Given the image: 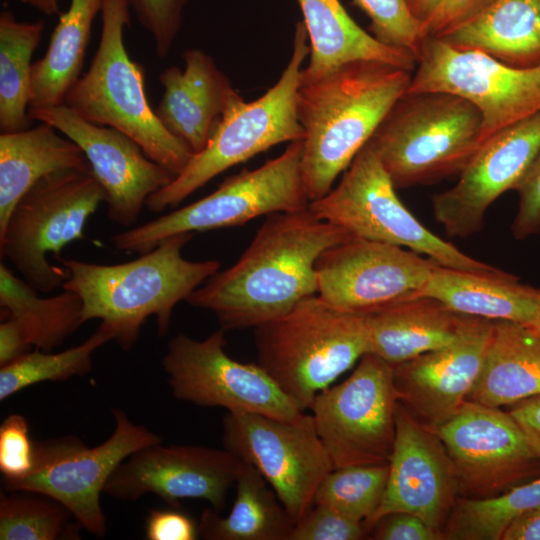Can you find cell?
Returning <instances> with one entry per match:
<instances>
[{
	"instance_id": "cell-45",
	"label": "cell",
	"mask_w": 540,
	"mask_h": 540,
	"mask_svg": "<svg viewBox=\"0 0 540 540\" xmlns=\"http://www.w3.org/2000/svg\"><path fill=\"white\" fill-rule=\"evenodd\" d=\"M145 536L148 540H195L199 538L198 523L182 511L152 510L146 517Z\"/></svg>"
},
{
	"instance_id": "cell-34",
	"label": "cell",
	"mask_w": 540,
	"mask_h": 540,
	"mask_svg": "<svg viewBox=\"0 0 540 540\" xmlns=\"http://www.w3.org/2000/svg\"><path fill=\"white\" fill-rule=\"evenodd\" d=\"M538 507L540 476L494 497H458L443 528L444 539L501 540L514 520Z\"/></svg>"
},
{
	"instance_id": "cell-5",
	"label": "cell",
	"mask_w": 540,
	"mask_h": 540,
	"mask_svg": "<svg viewBox=\"0 0 540 540\" xmlns=\"http://www.w3.org/2000/svg\"><path fill=\"white\" fill-rule=\"evenodd\" d=\"M257 364L302 410L371 351L365 314L339 310L318 294L254 328Z\"/></svg>"
},
{
	"instance_id": "cell-1",
	"label": "cell",
	"mask_w": 540,
	"mask_h": 540,
	"mask_svg": "<svg viewBox=\"0 0 540 540\" xmlns=\"http://www.w3.org/2000/svg\"><path fill=\"white\" fill-rule=\"evenodd\" d=\"M351 237L309 208L268 215L239 259L185 302L212 312L225 331L256 328L317 294L318 258Z\"/></svg>"
},
{
	"instance_id": "cell-21",
	"label": "cell",
	"mask_w": 540,
	"mask_h": 540,
	"mask_svg": "<svg viewBox=\"0 0 540 540\" xmlns=\"http://www.w3.org/2000/svg\"><path fill=\"white\" fill-rule=\"evenodd\" d=\"M457 498L453 467L437 433L398 402L386 489L368 531L382 516L406 512L443 533Z\"/></svg>"
},
{
	"instance_id": "cell-38",
	"label": "cell",
	"mask_w": 540,
	"mask_h": 540,
	"mask_svg": "<svg viewBox=\"0 0 540 540\" xmlns=\"http://www.w3.org/2000/svg\"><path fill=\"white\" fill-rule=\"evenodd\" d=\"M353 1L370 19V30L378 41L417 58L423 41L421 23L411 14L406 0Z\"/></svg>"
},
{
	"instance_id": "cell-35",
	"label": "cell",
	"mask_w": 540,
	"mask_h": 540,
	"mask_svg": "<svg viewBox=\"0 0 540 540\" xmlns=\"http://www.w3.org/2000/svg\"><path fill=\"white\" fill-rule=\"evenodd\" d=\"M113 340V333L100 323L97 330L77 346L58 353L28 351L0 369V400L43 381H64L92 370L94 352Z\"/></svg>"
},
{
	"instance_id": "cell-19",
	"label": "cell",
	"mask_w": 540,
	"mask_h": 540,
	"mask_svg": "<svg viewBox=\"0 0 540 540\" xmlns=\"http://www.w3.org/2000/svg\"><path fill=\"white\" fill-rule=\"evenodd\" d=\"M244 462L227 449L156 443L127 457L113 472L103 493L134 501L152 493L172 508L183 499H201L220 512Z\"/></svg>"
},
{
	"instance_id": "cell-31",
	"label": "cell",
	"mask_w": 540,
	"mask_h": 540,
	"mask_svg": "<svg viewBox=\"0 0 540 540\" xmlns=\"http://www.w3.org/2000/svg\"><path fill=\"white\" fill-rule=\"evenodd\" d=\"M230 513L205 509L198 522L207 540H289L295 522L264 477L244 462Z\"/></svg>"
},
{
	"instance_id": "cell-18",
	"label": "cell",
	"mask_w": 540,
	"mask_h": 540,
	"mask_svg": "<svg viewBox=\"0 0 540 540\" xmlns=\"http://www.w3.org/2000/svg\"><path fill=\"white\" fill-rule=\"evenodd\" d=\"M29 115L54 127L81 148L104 190L107 217L114 224L126 228L134 225L147 199L175 178L132 138L83 119L65 104L29 107Z\"/></svg>"
},
{
	"instance_id": "cell-36",
	"label": "cell",
	"mask_w": 540,
	"mask_h": 540,
	"mask_svg": "<svg viewBox=\"0 0 540 540\" xmlns=\"http://www.w3.org/2000/svg\"><path fill=\"white\" fill-rule=\"evenodd\" d=\"M0 495L1 540L79 539V523L56 499L36 491L16 490Z\"/></svg>"
},
{
	"instance_id": "cell-44",
	"label": "cell",
	"mask_w": 540,
	"mask_h": 540,
	"mask_svg": "<svg viewBox=\"0 0 540 540\" xmlns=\"http://www.w3.org/2000/svg\"><path fill=\"white\" fill-rule=\"evenodd\" d=\"M371 538L377 540H440L441 531L427 525L418 516L406 513H390L379 518L370 528Z\"/></svg>"
},
{
	"instance_id": "cell-16",
	"label": "cell",
	"mask_w": 540,
	"mask_h": 540,
	"mask_svg": "<svg viewBox=\"0 0 540 540\" xmlns=\"http://www.w3.org/2000/svg\"><path fill=\"white\" fill-rule=\"evenodd\" d=\"M435 432L450 458L458 497H494L540 471L525 433L500 408L467 400Z\"/></svg>"
},
{
	"instance_id": "cell-28",
	"label": "cell",
	"mask_w": 540,
	"mask_h": 540,
	"mask_svg": "<svg viewBox=\"0 0 540 540\" xmlns=\"http://www.w3.org/2000/svg\"><path fill=\"white\" fill-rule=\"evenodd\" d=\"M40 122L0 135V232L20 198L41 178L64 169H90L81 148ZM91 170V169H90Z\"/></svg>"
},
{
	"instance_id": "cell-22",
	"label": "cell",
	"mask_w": 540,
	"mask_h": 540,
	"mask_svg": "<svg viewBox=\"0 0 540 540\" xmlns=\"http://www.w3.org/2000/svg\"><path fill=\"white\" fill-rule=\"evenodd\" d=\"M493 325L492 320L476 317L452 343L393 366L398 402L417 421L435 431L467 401Z\"/></svg>"
},
{
	"instance_id": "cell-42",
	"label": "cell",
	"mask_w": 540,
	"mask_h": 540,
	"mask_svg": "<svg viewBox=\"0 0 540 540\" xmlns=\"http://www.w3.org/2000/svg\"><path fill=\"white\" fill-rule=\"evenodd\" d=\"M514 190L519 202L511 230L522 240L540 231V148Z\"/></svg>"
},
{
	"instance_id": "cell-47",
	"label": "cell",
	"mask_w": 540,
	"mask_h": 540,
	"mask_svg": "<svg viewBox=\"0 0 540 540\" xmlns=\"http://www.w3.org/2000/svg\"><path fill=\"white\" fill-rule=\"evenodd\" d=\"M31 345L20 325L13 318L0 324V366H5L27 353Z\"/></svg>"
},
{
	"instance_id": "cell-20",
	"label": "cell",
	"mask_w": 540,
	"mask_h": 540,
	"mask_svg": "<svg viewBox=\"0 0 540 540\" xmlns=\"http://www.w3.org/2000/svg\"><path fill=\"white\" fill-rule=\"evenodd\" d=\"M540 148V112L489 137L459 174L432 198L435 219L453 237L479 231L488 207L515 189Z\"/></svg>"
},
{
	"instance_id": "cell-24",
	"label": "cell",
	"mask_w": 540,
	"mask_h": 540,
	"mask_svg": "<svg viewBox=\"0 0 540 540\" xmlns=\"http://www.w3.org/2000/svg\"><path fill=\"white\" fill-rule=\"evenodd\" d=\"M365 316L370 352L392 366L452 343L476 318L426 296L402 299Z\"/></svg>"
},
{
	"instance_id": "cell-46",
	"label": "cell",
	"mask_w": 540,
	"mask_h": 540,
	"mask_svg": "<svg viewBox=\"0 0 540 540\" xmlns=\"http://www.w3.org/2000/svg\"><path fill=\"white\" fill-rule=\"evenodd\" d=\"M511 407L508 412L519 424L540 458V395L524 399Z\"/></svg>"
},
{
	"instance_id": "cell-9",
	"label": "cell",
	"mask_w": 540,
	"mask_h": 540,
	"mask_svg": "<svg viewBox=\"0 0 540 540\" xmlns=\"http://www.w3.org/2000/svg\"><path fill=\"white\" fill-rule=\"evenodd\" d=\"M105 193L90 169H64L37 181L16 203L0 232L1 257L28 284L49 293L62 287L67 271L49 263L69 243L84 239L91 215Z\"/></svg>"
},
{
	"instance_id": "cell-26",
	"label": "cell",
	"mask_w": 540,
	"mask_h": 540,
	"mask_svg": "<svg viewBox=\"0 0 540 540\" xmlns=\"http://www.w3.org/2000/svg\"><path fill=\"white\" fill-rule=\"evenodd\" d=\"M296 1L303 15L310 48L301 83L316 80L346 63L359 60L381 61L414 71L416 57L413 54L378 41L350 17L340 0Z\"/></svg>"
},
{
	"instance_id": "cell-32",
	"label": "cell",
	"mask_w": 540,
	"mask_h": 540,
	"mask_svg": "<svg viewBox=\"0 0 540 540\" xmlns=\"http://www.w3.org/2000/svg\"><path fill=\"white\" fill-rule=\"evenodd\" d=\"M38 293L0 263L1 314L17 321L31 346L49 352L84 323L83 304L78 294L65 289L51 297Z\"/></svg>"
},
{
	"instance_id": "cell-15",
	"label": "cell",
	"mask_w": 540,
	"mask_h": 540,
	"mask_svg": "<svg viewBox=\"0 0 540 540\" xmlns=\"http://www.w3.org/2000/svg\"><path fill=\"white\" fill-rule=\"evenodd\" d=\"M225 330L196 340L178 333L167 344L162 367L175 398L203 407L295 419L302 411L258 364L225 351Z\"/></svg>"
},
{
	"instance_id": "cell-25",
	"label": "cell",
	"mask_w": 540,
	"mask_h": 540,
	"mask_svg": "<svg viewBox=\"0 0 540 540\" xmlns=\"http://www.w3.org/2000/svg\"><path fill=\"white\" fill-rule=\"evenodd\" d=\"M418 296L439 300L451 310L492 321L534 327L540 318V288L501 271L478 273L436 265Z\"/></svg>"
},
{
	"instance_id": "cell-23",
	"label": "cell",
	"mask_w": 540,
	"mask_h": 540,
	"mask_svg": "<svg viewBox=\"0 0 540 540\" xmlns=\"http://www.w3.org/2000/svg\"><path fill=\"white\" fill-rule=\"evenodd\" d=\"M183 59V71L170 66L160 73L163 94L155 113L195 154L205 148L225 113L242 97L205 51L186 50Z\"/></svg>"
},
{
	"instance_id": "cell-30",
	"label": "cell",
	"mask_w": 540,
	"mask_h": 540,
	"mask_svg": "<svg viewBox=\"0 0 540 540\" xmlns=\"http://www.w3.org/2000/svg\"><path fill=\"white\" fill-rule=\"evenodd\" d=\"M102 0H71L51 34L45 55L32 64L30 107L63 105L80 77L92 25Z\"/></svg>"
},
{
	"instance_id": "cell-43",
	"label": "cell",
	"mask_w": 540,
	"mask_h": 540,
	"mask_svg": "<svg viewBox=\"0 0 540 540\" xmlns=\"http://www.w3.org/2000/svg\"><path fill=\"white\" fill-rule=\"evenodd\" d=\"M498 0H442L422 24L423 39L441 38L471 20Z\"/></svg>"
},
{
	"instance_id": "cell-27",
	"label": "cell",
	"mask_w": 540,
	"mask_h": 540,
	"mask_svg": "<svg viewBox=\"0 0 540 540\" xmlns=\"http://www.w3.org/2000/svg\"><path fill=\"white\" fill-rule=\"evenodd\" d=\"M536 395H540L539 335L526 325L494 321L480 373L467 400L501 408Z\"/></svg>"
},
{
	"instance_id": "cell-29",
	"label": "cell",
	"mask_w": 540,
	"mask_h": 540,
	"mask_svg": "<svg viewBox=\"0 0 540 540\" xmlns=\"http://www.w3.org/2000/svg\"><path fill=\"white\" fill-rule=\"evenodd\" d=\"M517 68L540 65V0H498L438 38Z\"/></svg>"
},
{
	"instance_id": "cell-33",
	"label": "cell",
	"mask_w": 540,
	"mask_h": 540,
	"mask_svg": "<svg viewBox=\"0 0 540 540\" xmlns=\"http://www.w3.org/2000/svg\"><path fill=\"white\" fill-rule=\"evenodd\" d=\"M45 27L43 20L17 21L13 13L0 15V129L1 133L31 128V58Z\"/></svg>"
},
{
	"instance_id": "cell-39",
	"label": "cell",
	"mask_w": 540,
	"mask_h": 540,
	"mask_svg": "<svg viewBox=\"0 0 540 540\" xmlns=\"http://www.w3.org/2000/svg\"><path fill=\"white\" fill-rule=\"evenodd\" d=\"M36 442L21 414L7 416L0 426V471L3 484L22 480L30 474L35 462Z\"/></svg>"
},
{
	"instance_id": "cell-2",
	"label": "cell",
	"mask_w": 540,
	"mask_h": 540,
	"mask_svg": "<svg viewBox=\"0 0 540 540\" xmlns=\"http://www.w3.org/2000/svg\"><path fill=\"white\" fill-rule=\"evenodd\" d=\"M412 73L381 61L359 60L300 83L302 173L310 202L332 189L407 91Z\"/></svg>"
},
{
	"instance_id": "cell-8",
	"label": "cell",
	"mask_w": 540,
	"mask_h": 540,
	"mask_svg": "<svg viewBox=\"0 0 540 540\" xmlns=\"http://www.w3.org/2000/svg\"><path fill=\"white\" fill-rule=\"evenodd\" d=\"M303 141L290 142L260 167L227 177L209 195L114 236L113 246L138 254L182 233L244 225L260 217L308 208L302 173Z\"/></svg>"
},
{
	"instance_id": "cell-49",
	"label": "cell",
	"mask_w": 540,
	"mask_h": 540,
	"mask_svg": "<svg viewBox=\"0 0 540 540\" xmlns=\"http://www.w3.org/2000/svg\"><path fill=\"white\" fill-rule=\"evenodd\" d=\"M442 0H406L411 14L422 24L433 14Z\"/></svg>"
},
{
	"instance_id": "cell-13",
	"label": "cell",
	"mask_w": 540,
	"mask_h": 540,
	"mask_svg": "<svg viewBox=\"0 0 540 540\" xmlns=\"http://www.w3.org/2000/svg\"><path fill=\"white\" fill-rule=\"evenodd\" d=\"M397 404L393 366L371 352L315 396L308 409L334 469L389 462Z\"/></svg>"
},
{
	"instance_id": "cell-10",
	"label": "cell",
	"mask_w": 540,
	"mask_h": 540,
	"mask_svg": "<svg viewBox=\"0 0 540 540\" xmlns=\"http://www.w3.org/2000/svg\"><path fill=\"white\" fill-rule=\"evenodd\" d=\"M389 175L367 143L344 171L340 182L309 210L353 236L385 242L426 255L436 264L478 273L502 270L478 261L426 228L405 207Z\"/></svg>"
},
{
	"instance_id": "cell-40",
	"label": "cell",
	"mask_w": 540,
	"mask_h": 540,
	"mask_svg": "<svg viewBox=\"0 0 540 540\" xmlns=\"http://www.w3.org/2000/svg\"><path fill=\"white\" fill-rule=\"evenodd\" d=\"M139 23L150 33L159 58L169 54L180 31L188 0H127Z\"/></svg>"
},
{
	"instance_id": "cell-7",
	"label": "cell",
	"mask_w": 540,
	"mask_h": 540,
	"mask_svg": "<svg viewBox=\"0 0 540 540\" xmlns=\"http://www.w3.org/2000/svg\"><path fill=\"white\" fill-rule=\"evenodd\" d=\"M310 48L303 21L295 26L293 49L279 80L261 97L243 98L225 113L203 150L195 153L184 170L152 194L146 207L155 213L177 208L188 196L225 170L275 145L303 140L297 113V92L303 63Z\"/></svg>"
},
{
	"instance_id": "cell-6",
	"label": "cell",
	"mask_w": 540,
	"mask_h": 540,
	"mask_svg": "<svg viewBox=\"0 0 540 540\" xmlns=\"http://www.w3.org/2000/svg\"><path fill=\"white\" fill-rule=\"evenodd\" d=\"M395 188L459 175L482 146V119L464 98L405 92L368 141Z\"/></svg>"
},
{
	"instance_id": "cell-37",
	"label": "cell",
	"mask_w": 540,
	"mask_h": 540,
	"mask_svg": "<svg viewBox=\"0 0 540 540\" xmlns=\"http://www.w3.org/2000/svg\"><path fill=\"white\" fill-rule=\"evenodd\" d=\"M388 475L389 462L335 468L321 481L313 504L330 507L366 526L381 503Z\"/></svg>"
},
{
	"instance_id": "cell-3",
	"label": "cell",
	"mask_w": 540,
	"mask_h": 540,
	"mask_svg": "<svg viewBox=\"0 0 540 540\" xmlns=\"http://www.w3.org/2000/svg\"><path fill=\"white\" fill-rule=\"evenodd\" d=\"M193 233L171 236L131 261L97 264L55 256L67 271L62 288L78 294L84 323L99 319L125 351L133 348L146 320L156 319L159 336L175 306L220 269L219 261H191L182 250Z\"/></svg>"
},
{
	"instance_id": "cell-11",
	"label": "cell",
	"mask_w": 540,
	"mask_h": 540,
	"mask_svg": "<svg viewBox=\"0 0 540 540\" xmlns=\"http://www.w3.org/2000/svg\"><path fill=\"white\" fill-rule=\"evenodd\" d=\"M112 435L95 447L76 437L36 442L30 474L10 484L6 491L29 490L46 494L62 503L88 532L103 537L107 531L100 495L115 469L134 452L162 442L143 425L132 422L118 408L112 409Z\"/></svg>"
},
{
	"instance_id": "cell-14",
	"label": "cell",
	"mask_w": 540,
	"mask_h": 540,
	"mask_svg": "<svg viewBox=\"0 0 540 540\" xmlns=\"http://www.w3.org/2000/svg\"><path fill=\"white\" fill-rule=\"evenodd\" d=\"M224 448L252 465L268 482L294 522L313 506L324 477L334 469L311 414L295 419L228 411Z\"/></svg>"
},
{
	"instance_id": "cell-12",
	"label": "cell",
	"mask_w": 540,
	"mask_h": 540,
	"mask_svg": "<svg viewBox=\"0 0 540 540\" xmlns=\"http://www.w3.org/2000/svg\"><path fill=\"white\" fill-rule=\"evenodd\" d=\"M446 92L479 111L483 143L495 133L540 112V65L517 68L476 50L457 49L426 37L407 92Z\"/></svg>"
},
{
	"instance_id": "cell-41",
	"label": "cell",
	"mask_w": 540,
	"mask_h": 540,
	"mask_svg": "<svg viewBox=\"0 0 540 540\" xmlns=\"http://www.w3.org/2000/svg\"><path fill=\"white\" fill-rule=\"evenodd\" d=\"M367 531L364 523L330 507L313 504L295 523L289 540H359Z\"/></svg>"
},
{
	"instance_id": "cell-51",
	"label": "cell",
	"mask_w": 540,
	"mask_h": 540,
	"mask_svg": "<svg viewBox=\"0 0 540 540\" xmlns=\"http://www.w3.org/2000/svg\"><path fill=\"white\" fill-rule=\"evenodd\" d=\"M533 329L535 330V332L539 335L540 337V318L539 320L537 321L536 325L533 327Z\"/></svg>"
},
{
	"instance_id": "cell-4",
	"label": "cell",
	"mask_w": 540,
	"mask_h": 540,
	"mask_svg": "<svg viewBox=\"0 0 540 540\" xmlns=\"http://www.w3.org/2000/svg\"><path fill=\"white\" fill-rule=\"evenodd\" d=\"M129 8L127 0H102L97 50L66 92L64 104L91 123L126 134L176 177L194 153L163 126L149 104L144 67L129 57L124 44Z\"/></svg>"
},
{
	"instance_id": "cell-50",
	"label": "cell",
	"mask_w": 540,
	"mask_h": 540,
	"mask_svg": "<svg viewBox=\"0 0 540 540\" xmlns=\"http://www.w3.org/2000/svg\"><path fill=\"white\" fill-rule=\"evenodd\" d=\"M33 7L45 15H55L59 13L58 0H18Z\"/></svg>"
},
{
	"instance_id": "cell-48",
	"label": "cell",
	"mask_w": 540,
	"mask_h": 540,
	"mask_svg": "<svg viewBox=\"0 0 540 540\" xmlns=\"http://www.w3.org/2000/svg\"><path fill=\"white\" fill-rule=\"evenodd\" d=\"M501 540H540V507L514 520Z\"/></svg>"
},
{
	"instance_id": "cell-17",
	"label": "cell",
	"mask_w": 540,
	"mask_h": 540,
	"mask_svg": "<svg viewBox=\"0 0 540 540\" xmlns=\"http://www.w3.org/2000/svg\"><path fill=\"white\" fill-rule=\"evenodd\" d=\"M436 265L410 249L353 236L318 258L317 294L339 310L366 314L418 296Z\"/></svg>"
}]
</instances>
